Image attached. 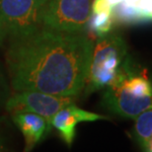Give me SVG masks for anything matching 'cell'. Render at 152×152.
I'll return each instance as SVG.
<instances>
[{"label": "cell", "mask_w": 152, "mask_h": 152, "mask_svg": "<svg viewBox=\"0 0 152 152\" xmlns=\"http://www.w3.org/2000/svg\"><path fill=\"white\" fill-rule=\"evenodd\" d=\"M91 0H48L42 27L66 33H84L91 15Z\"/></svg>", "instance_id": "277c9868"}, {"label": "cell", "mask_w": 152, "mask_h": 152, "mask_svg": "<svg viewBox=\"0 0 152 152\" xmlns=\"http://www.w3.org/2000/svg\"><path fill=\"white\" fill-rule=\"evenodd\" d=\"M145 150H146V151H151L152 152V136H151L149 142H148V145H147V147H146V149H145Z\"/></svg>", "instance_id": "2e32d148"}, {"label": "cell", "mask_w": 152, "mask_h": 152, "mask_svg": "<svg viewBox=\"0 0 152 152\" xmlns=\"http://www.w3.org/2000/svg\"><path fill=\"white\" fill-rule=\"evenodd\" d=\"M113 17L114 22L121 24H135L152 20V18L140 10L139 7L127 5L124 2L113 9Z\"/></svg>", "instance_id": "9c48e42d"}, {"label": "cell", "mask_w": 152, "mask_h": 152, "mask_svg": "<svg viewBox=\"0 0 152 152\" xmlns=\"http://www.w3.org/2000/svg\"><path fill=\"white\" fill-rule=\"evenodd\" d=\"M3 121V118H0V126H1V124ZM7 150V146L5 144V139L3 137L1 132H0V152L1 151H6Z\"/></svg>", "instance_id": "5bb4252c"}, {"label": "cell", "mask_w": 152, "mask_h": 152, "mask_svg": "<svg viewBox=\"0 0 152 152\" xmlns=\"http://www.w3.org/2000/svg\"><path fill=\"white\" fill-rule=\"evenodd\" d=\"M132 74L124 39L118 35L103 36L93 48L85 93L90 94L120 83Z\"/></svg>", "instance_id": "7a4b0ae2"}, {"label": "cell", "mask_w": 152, "mask_h": 152, "mask_svg": "<svg viewBox=\"0 0 152 152\" xmlns=\"http://www.w3.org/2000/svg\"><path fill=\"white\" fill-rule=\"evenodd\" d=\"M48 0H0V28L6 41L37 30Z\"/></svg>", "instance_id": "3957f363"}, {"label": "cell", "mask_w": 152, "mask_h": 152, "mask_svg": "<svg viewBox=\"0 0 152 152\" xmlns=\"http://www.w3.org/2000/svg\"><path fill=\"white\" fill-rule=\"evenodd\" d=\"M92 39L39 27L8 41L6 63L14 91L76 96L82 91L93 53Z\"/></svg>", "instance_id": "6da1fadb"}, {"label": "cell", "mask_w": 152, "mask_h": 152, "mask_svg": "<svg viewBox=\"0 0 152 152\" xmlns=\"http://www.w3.org/2000/svg\"><path fill=\"white\" fill-rule=\"evenodd\" d=\"M133 135L137 143L145 150L152 136V108L142 112L135 118Z\"/></svg>", "instance_id": "30bf717a"}, {"label": "cell", "mask_w": 152, "mask_h": 152, "mask_svg": "<svg viewBox=\"0 0 152 152\" xmlns=\"http://www.w3.org/2000/svg\"><path fill=\"white\" fill-rule=\"evenodd\" d=\"M103 106L121 117L135 118L142 112L152 108V97L141 98L134 95L124 80L107 87L102 100Z\"/></svg>", "instance_id": "8992f818"}, {"label": "cell", "mask_w": 152, "mask_h": 152, "mask_svg": "<svg viewBox=\"0 0 152 152\" xmlns=\"http://www.w3.org/2000/svg\"><path fill=\"white\" fill-rule=\"evenodd\" d=\"M138 7L145 14L152 18V0H139Z\"/></svg>", "instance_id": "4fadbf2b"}, {"label": "cell", "mask_w": 152, "mask_h": 152, "mask_svg": "<svg viewBox=\"0 0 152 152\" xmlns=\"http://www.w3.org/2000/svg\"><path fill=\"white\" fill-rule=\"evenodd\" d=\"M104 115L84 111L74 103L60 109L51 118V126L58 132L60 137L68 146H71L75 137L76 124L80 121H95L106 120Z\"/></svg>", "instance_id": "52a82bcc"}, {"label": "cell", "mask_w": 152, "mask_h": 152, "mask_svg": "<svg viewBox=\"0 0 152 152\" xmlns=\"http://www.w3.org/2000/svg\"><path fill=\"white\" fill-rule=\"evenodd\" d=\"M12 118L25 138V151H31L50 132L51 124L38 114L15 112Z\"/></svg>", "instance_id": "ba28073f"}, {"label": "cell", "mask_w": 152, "mask_h": 152, "mask_svg": "<svg viewBox=\"0 0 152 152\" xmlns=\"http://www.w3.org/2000/svg\"><path fill=\"white\" fill-rule=\"evenodd\" d=\"M10 96V87H9L5 72L3 70L2 64L0 62V109L5 107L6 102Z\"/></svg>", "instance_id": "7c38bea8"}, {"label": "cell", "mask_w": 152, "mask_h": 152, "mask_svg": "<svg viewBox=\"0 0 152 152\" xmlns=\"http://www.w3.org/2000/svg\"><path fill=\"white\" fill-rule=\"evenodd\" d=\"M5 42H6V38H5L4 34H3L1 28H0V47H2Z\"/></svg>", "instance_id": "9a60e30c"}, {"label": "cell", "mask_w": 152, "mask_h": 152, "mask_svg": "<svg viewBox=\"0 0 152 152\" xmlns=\"http://www.w3.org/2000/svg\"><path fill=\"white\" fill-rule=\"evenodd\" d=\"M74 103L72 96H59L38 91H20L10 96L5 109L10 113L31 112L44 117L51 124V118L60 109Z\"/></svg>", "instance_id": "5b68a950"}, {"label": "cell", "mask_w": 152, "mask_h": 152, "mask_svg": "<svg viewBox=\"0 0 152 152\" xmlns=\"http://www.w3.org/2000/svg\"><path fill=\"white\" fill-rule=\"evenodd\" d=\"M114 24L113 13L102 12V13H91L86 28L91 37H103L112 30Z\"/></svg>", "instance_id": "8fae6325"}]
</instances>
